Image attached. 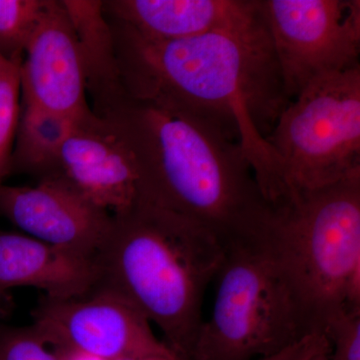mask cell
<instances>
[{"instance_id": "6da1fadb", "label": "cell", "mask_w": 360, "mask_h": 360, "mask_svg": "<svg viewBox=\"0 0 360 360\" xmlns=\"http://www.w3.org/2000/svg\"><path fill=\"white\" fill-rule=\"evenodd\" d=\"M108 20L125 91L174 104L212 123L241 144L270 205L284 200L278 162L266 139L290 101L262 2L250 20L174 41H150Z\"/></svg>"}, {"instance_id": "7a4b0ae2", "label": "cell", "mask_w": 360, "mask_h": 360, "mask_svg": "<svg viewBox=\"0 0 360 360\" xmlns=\"http://www.w3.org/2000/svg\"><path fill=\"white\" fill-rule=\"evenodd\" d=\"M90 106L134 156L136 203L200 225L224 248L266 236L274 207L240 143L191 111L131 96L122 85Z\"/></svg>"}, {"instance_id": "3957f363", "label": "cell", "mask_w": 360, "mask_h": 360, "mask_svg": "<svg viewBox=\"0 0 360 360\" xmlns=\"http://www.w3.org/2000/svg\"><path fill=\"white\" fill-rule=\"evenodd\" d=\"M219 239L191 220L136 203L113 217L96 260L97 288L110 290L158 326L163 342L189 360L202 326L208 285L224 264Z\"/></svg>"}, {"instance_id": "277c9868", "label": "cell", "mask_w": 360, "mask_h": 360, "mask_svg": "<svg viewBox=\"0 0 360 360\" xmlns=\"http://www.w3.org/2000/svg\"><path fill=\"white\" fill-rule=\"evenodd\" d=\"M270 238L311 333L360 309V172L274 206Z\"/></svg>"}, {"instance_id": "5b68a950", "label": "cell", "mask_w": 360, "mask_h": 360, "mask_svg": "<svg viewBox=\"0 0 360 360\" xmlns=\"http://www.w3.org/2000/svg\"><path fill=\"white\" fill-rule=\"evenodd\" d=\"M214 304L189 360H262L312 333L270 238L225 248Z\"/></svg>"}, {"instance_id": "8992f818", "label": "cell", "mask_w": 360, "mask_h": 360, "mask_svg": "<svg viewBox=\"0 0 360 360\" xmlns=\"http://www.w3.org/2000/svg\"><path fill=\"white\" fill-rule=\"evenodd\" d=\"M286 200L360 172V66L317 78L267 136Z\"/></svg>"}, {"instance_id": "52a82bcc", "label": "cell", "mask_w": 360, "mask_h": 360, "mask_svg": "<svg viewBox=\"0 0 360 360\" xmlns=\"http://www.w3.org/2000/svg\"><path fill=\"white\" fill-rule=\"evenodd\" d=\"M290 101L317 78L360 66L359 0H260Z\"/></svg>"}, {"instance_id": "ba28073f", "label": "cell", "mask_w": 360, "mask_h": 360, "mask_svg": "<svg viewBox=\"0 0 360 360\" xmlns=\"http://www.w3.org/2000/svg\"><path fill=\"white\" fill-rule=\"evenodd\" d=\"M32 326L49 347L97 360L172 352L155 335L146 317L101 288L70 300L44 296L33 310Z\"/></svg>"}, {"instance_id": "9c48e42d", "label": "cell", "mask_w": 360, "mask_h": 360, "mask_svg": "<svg viewBox=\"0 0 360 360\" xmlns=\"http://www.w3.org/2000/svg\"><path fill=\"white\" fill-rule=\"evenodd\" d=\"M56 182L113 217L134 208L139 172L124 142L96 115L78 122L37 180Z\"/></svg>"}, {"instance_id": "30bf717a", "label": "cell", "mask_w": 360, "mask_h": 360, "mask_svg": "<svg viewBox=\"0 0 360 360\" xmlns=\"http://www.w3.org/2000/svg\"><path fill=\"white\" fill-rule=\"evenodd\" d=\"M20 104L75 122L94 115L82 47L60 1L47 0L20 65Z\"/></svg>"}, {"instance_id": "8fae6325", "label": "cell", "mask_w": 360, "mask_h": 360, "mask_svg": "<svg viewBox=\"0 0 360 360\" xmlns=\"http://www.w3.org/2000/svg\"><path fill=\"white\" fill-rule=\"evenodd\" d=\"M0 217L21 233L96 258L110 233L113 215L56 182L0 187Z\"/></svg>"}, {"instance_id": "7c38bea8", "label": "cell", "mask_w": 360, "mask_h": 360, "mask_svg": "<svg viewBox=\"0 0 360 360\" xmlns=\"http://www.w3.org/2000/svg\"><path fill=\"white\" fill-rule=\"evenodd\" d=\"M260 0H110L106 18L150 41L193 39L250 20Z\"/></svg>"}, {"instance_id": "4fadbf2b", "label": "cell", "mask_w": 360, "mask_h": 360, "mask_svg": "<svg viewBox=\"0 0 360 360\" xmlns=\"http://www.w3.org/2000/svg\"><path fill=\"white\" fill-rule=\"evenodd\" d=\"M98 281L96 258L0 231V293L33 288L51 300H70L96 290Z\"/></svg>"}, {"instance_id": "5bb4252c", "label": "cell", "mask_w": 360, "mask_h": 360, "mask_svg": "<svg viewBox=\"0 0 360 360\" xmlns=\"http://www.w3.org/2000/svg\"><path fill=\"white\" fill-rule=\"evenodd\" d=\"M82 47L90 98L120 85L115 41L104 1L61 0Z\"/></svg>"}, {"instance_id": "9a60e30c", "label": "cell", "mask_w": 360, "mask_h": 360, "mask_svg": "<svg viewBox=\"0 0 360 360\" xmlns=\"http://www.w3.org/2000/svg\"><path fill=\"white\" fill-rule=\"evenodd\" d=\"M78 122L20 104L11 174L37 180Z\"/></svg>"}, {"instance_id": "2e32d148", "label": "cell", "mask_w": 360, "mask_h": 360, "mask_svg": "<svg viewBox=\"0 0 360 360\" xmlns=\"http://www.w3.org/2000/svg\"><path fill=\"white\" fill-rule=\"evenodd\" d=\"M47 0H0V54L21 63Z\"/></svg>"}, {"instance_id": "e0dca14e", "label": "cell", "mask_w": 360, "mask_h": 360, "mask_svg": "<svg viewBox=\"0 0 360 360\" xmlns=\"http://www.w3.org/2000/svg\"><path fill=\"white\" fill-rule=\"evenodd\" d=\"M20 65L11 63L0 77V187L11 175L20 113Z\"/></svg>"}, {"instance_id": "ac0fdd59", "label": "cell", "mask_w": 360, "mask_h": 360, "mask_svg": "<svg viewBox=\"0 0 360 360\" xmlns=\"http://www.w3.org/2000/svg\"><path fill=\"white\" fill-rule=\"evenodd\" d=\"M32 326L0 328V360H63Z\"/></svg>"}, {"instance_id": "d6986e66", "label": "cell", "mask_w": 360, "mask_h": 360, "mask_svg": "<svg viewBox=\"0 0 360 360\" xmlns=\"http://www.w3.org/2000/svg\"><path fill=\"white\" fill-rule=\"evenodd\" d=\"M324 333L330 343L329 360H360V309L335 314Z\"/></svg>"}, {"instance_id": "ffe728a7", "label": "cell", "mask_w": 360, "mask_h": 360, "mask_svg": "<svg viewBox=\"0 0 360 360\" xmlns=\"http://www.w3.org/2000/svg\"><path fill=\"white\" fill-rule=\"evenodd\" d=\"M330 343L324 331L309 333L265 360H329Z\"/></svg>"}, {"instance_id": "44dd1931", "label": "cell", "mask_w": 360, "mask_h": 360, "mask_svg": "<svg viewBox=\"0 0 360 360\" xmlns=\"http://www.w3.org/2000/svg\"><path fill=\"white\" fill-rule=\"evenodd\" d=\"M122 360H182L177 356L174 352H167V354L144 355V356L132 357Z\"/></svg>"}, {"instance_id": "7402d4cb", "label": "cell", "mask_w": 360, "mask_h": 360, "mask_svg": "<svg viewBox=\"0 0 360 360\" xmlns=\"http://www.w3.org/2000/svg\"><path fill=\"white\" fill-rule=\"evenodd\" d=\"M11 63H13L11 61L7 60L6 58H4V56L0 54V77H1L2 73L9 68Z\"/></svg>"}, {"instance_id": "603a6c76", "label": "cell", "mask_w": 360, "mask_h": 360, "mask_svg": "<svg viewBox=\"0 0 360 360\" xmlns=\"http://www.w3.org/2000/svg\"><path fill=\"white\" fill-rule=\"evenodd\" d=\"M262 360H264V359H262Z\"/></svg>"}]
</instances>
